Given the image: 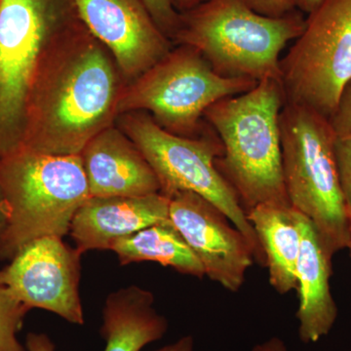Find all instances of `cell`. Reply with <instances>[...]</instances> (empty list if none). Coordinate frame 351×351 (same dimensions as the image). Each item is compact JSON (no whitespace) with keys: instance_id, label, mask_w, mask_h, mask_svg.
I'll use <instances>...</instances> for the list:
<instances>
[{"instance_id":"cell-12","label":"cell","mask_w":351,"mask_h":351,"mask_svg":"<svg viewBox=\"0 0 351 351\" xmlns=\"http://www.w3.org/2000/svg\"><path fill=\"white\" fill-rule=\"evenodd\" d=\"M88 31L98 39L131 82L170 52L171 40L142 0H71Z\"/></svg>"},{"instance_id":"cell-30","label":"cell","mask_w":351,"mask_h":351,"mask_svg":"<svg viewBox=\"0 0 351 351\" xmlns=\"http://www.w3.org/2000/svg\"><path fill=\"white\" fill-rule=\"evenodd\" d=\"M346 249H348V251H350V256L351 258V230H350V242H348V247H346Z\"/></svg>"},{"instance_id":"cell-11","label":"cell","mask_w":351,"mask_h":351,"mask_svg":"<svg viewBox=\"0 0 351 351\" xmlns=\"http://www.w3.org/2000/svg\"><path fill=\"white\" fill-rule=\"evenodd\" d=\"M169 218L203 265L205 276L239 292L255 255L228 217L197 193L181 191L170 197Z\"/></svg>"},{"instance_id":"cell-25","label":"cell","mask_w":351,"mask_h":351,"mask_svg":"<svg viewBox=\"0 0 351 351\" xmlns=\"http://www.w3.org/2000/svg\"><path fill=\"white\" fill-rule=\"evenodd\" d=\"M152 351H195V339L191 336H184L175 343Z\"/></svg>"},{"instance_id":"cell-14","label":"cell","mask_w":351,"mask_h":351,"mask_svg":"<svg viewBox=\"0 0 351 351\" xmlns=\"http://www.w3.org/2000/svg\"><path fill=\"white\" fill-rule=\"evenodd\" d=\"M170 198L162 193L137 197H91L76 212L69 234L82 254L110 250L115 241L169 219Z\"/></svg>"},{"instance_id":"cell-21","label":"cell","mask_w":351,"mask_h":351,"mask_svg":"<svg viewBox=\"0 0 351 351\" xmlns=\"http://www.w3.org/2000/svg\"><path fill=\"white\" fill-rule=\"evenodd\" d=\"M335 157L341 195L351 219V136L336 138Z\"/></svg>"},{"instance_id":"cell-6","label":"cell","mask_w":351,"mask_h":351,"mask_svg":"<svg viewBox=\"0 0 351 351\" xmlns=\"http://www.w3.org/2000/svg\"><path fill=\"white\" fill-rule=\"evenodd\" d=\"M119 129L137 145L156 173L160 193L171 197L181 191L197 193L213 203L250 242L255 261L265 265V253L237 195L215 162L223 156L218 134L207 123L202 134L188 138L164 130L140 112L119 115Z\"/></svg>"},{"instance_id":"cell-10","label":"cell","mask_w":351,"mask_h":351,"mask_svg":"<svg viewBox=\"0 0 351 351\" xmlns=\"http://www.w3.org/2000/svg\"><path fill=\"white\" fill-rule=\"evenodd\" d=\"M63 237H39L25 244L0 270V284L25 306L84 324L80 295L82 256Z\"/></svg>"},{"instance_id":"cell-2","label":"cell","mask_w":351,"mask_h":351,"mask_svg":"<svg viewBox=\"0 0 351 351\" xmlns=\"http://www.w3.org/2000/svg\"><path fill=\"white\" fill-rule=\"evenodd\" d=\"M284 105L281 80L267 78L246 93L221 99L204 113L223 147L215 165L245 214L262 204L291 206L284 184L279 123Z\"/></svg>"},{"instance_id":"cell-15","label":"cell","mask_w":351,"mask_h":351,"mask_svg":"<svg viewBox=\"0 0 351 351\" xmlns=\"http://www.w3.org/2000/svg\"><path fill=\"white\" fill-rule=\"evenodd\" d=\"M332 258L321 243L313 223L302 219L301 248L298 260L297 288L299 337L302 343H317L327 336L338 318V306L332 299L330 278Z\"/></svg>"},{"instance_id":"cell-13","label":"cell","mask_w":351,"mask_h":351,"mask_svg":"<svg viewBox=\"0 0 351 351\" xmlns=\"http://www.w3.org/2000/svg\"><path fill=\"white\" fill-rule=\"evenodd\" d=\"M80 156L93 197H137L160 193L156 173L137 145L113 125L95 136Z\"/></svg>"},{"instance_id":"cell-17","label":"cell","mask_w":351,"mask_h":351,"mask_svg":"<svg viewBox=\"0 0 351 351\" xmlns=\"http://www.w3.org/2000/svg\"><path fill=\"white\" fill-rule=\"evenodd\" d=\"M265 257L269 283L278 294L297 288L304 215L290 205L262 204L246 214Z\"/></svg>"},{"instance_id":"cell-22","label":"cell","mask_w":351,"mask_h":351,"mask_svg":"<svg viewBox=\"0 0 351 351\" xmlns=\"http://www.w3.org/2000/svg\"><path fill=\"white\" fill-rule=\"evenodd\" d=\"M332 130L337 138L351 136V80L343 88L339 96L338 105L331 117Z\"/></svg>"},{"instance_id":"cell-18","label":"cell","mask_w":351,"mask_h":351,"mask_svg":"<svg viewBox=\"0 0 351 351\" xmlns=\"http://www.w3.org/2000/svg\"><path fill=\"white\" fill-rule=\"evenodd\" d=\"M110 250L121 265L156 262L184 276H205L203 265L170 219L117 240Z\"/></svg>"},{"instance_id":"cell-3","label":"cell","mask_w":351,"mask_h":351,"mask_svg":"<svg viewBox=\"0 0 351 351\" xmlns=\"http://www.w3.org/2000/svg\"><path fill=\"white\" fill-rule=\"evenodd\" d=\"M304 27L306 19L295 10L271 18L244 0H205L181 13L173 40L195 48L223 77L281 80V52Z\"/></svg>"},{"instance_id":"cell-5","label":"cell","mask_w":351,"mask_h":351,"mask_svg":"<svg viewBox=\"0 0 351 351\" xmlns=\"http://www.w3.org/2000/svg\"><path fill=\"white\" fill-rule=\"evenodd\" d=\"M284 184L291 206L313 223L331 257L348 247L351 219L339 186L330 120L285 103L280 113Z\"/></svg>"},{"instance_id":"cell-29","label":"cell","mask_w":351,"mask_h":351,"mask_svg":"<svg viewBox=\"0 0 351 351\" xmlns=\"http://www.w3.org/2000/svg\"><path fill=\"white\" fill-rule=\"evenodd\" d=\"M204 1L205 0H172L173 5L180 13L191 10Z\"/></svg>"},{"instance_id":"cell-7","label":"cell","mask_w":351,"mask_h":351,"mask_svg":"<svg viewBox=\"0 0 351 351\" xmlns=\"http://www.w3.org/2000/svg\"><path fill=\"white\" fill-rule=\"evenodd\" d=\"M257 84L246 78L223 77L195 48L180 45L123 85L117 113L147 110L164 130L197 137L207 127L202 119L208 108L221 99L246 93Z\"/></svg>"},{"instance_id":"cell-9","label":"cell","mask_w":351,"mask_h":351,"mask_svg":"<svg viewBox=\"0 0 351 351\" xmlns=\"http://www.w3.org/2000/svg\"><path fill=\"white\" fill-rule=\"evenodd\" d=\"M75 9L71 0H0V157L20 149L41 52Z\"/></svg>"},{"instance_id":"cell-26","label":"cell","mask_w":351,"mask_h":351,"mask_svg":"<svg viewBox=\"0 0 351 351\" xmlns=\"http://www.w3.org/2000/svg\"><path fill=\"white\" fill-rule=\"evenodd\" d=\"M252 351H288L282 339L274 337L254 346Z\"/></svg>"},{"instance_id":"cell-20","label":"cell","mask_w":351,"mask_h":351,"mask_svg":"<svg viewBox=\"0 0 351 351\" xmlns=\"http://www.w3.org/2000/svg\"><path fill=\"white\" fill-rule=\"evenodd\" d=\"M157 27L173 40L179 29L181 13L173 5L172 0H142Z\"/></svg>"},{"instance_id":"cell-28","label":"cell","mask_w":351,"mask_h":351,"mask_svg":"<svg viewBox=\"0 0 351 351\" xmlns=\"http://www.w3.org/2000/svg\"><path fill=\"white\" fill-rule=\"evenodd\" d=\"M324 0H295V8L302 12L309 14L315 10Z\"/></svg>"},{"instance_id":"cell-1","label":"cell","mask_w":351,"mask_h":351,"mask_svg":"<svg viewBox=\"0 0 351 351\" xmlns=\"http://www.w3.org/2000/svg\"><path fill=\"white\" fill-rule=\"evenodd\" d=\"M108 52L75 9L41 52L25 101L21 147L77 156L113 125L123 85Z\"/></svg>"},{"instance_id":"cell-8","label":"cell","mask_w":351,"mask_h":351,"mask_svg":"<svg viewBox=\"0 0 351 351\" xmlns=\"http://www.w3.org/2000/svg\"><path fill=\"white\" fill-rule=\"evenodd\" d=\"M285 103L331 119L351 80V0H324L280 61Z\"/></svg>"},{"instance_id":"cell-24","label":"cell","mask_w":351,"mask_h":351,"mask_svg":"<svg viewBox=\"0 0 351 351\" xmlns=\"http://www.w3.org/2000/svg\"><path fill=\"white\" fill-rule=\"evenodd\" d=\"M27 351H55L54 345L49 337L43 332H29L25 338Z\"/></svg>"},{"instance_id":"cell-23","label":"cell","mask_w":351,"mask_h":351,"mask_svg":"<svg viewBox=\"0 0 351 351\" xmlns=\"http://www.w3.org/2000/svg\"><path fill=\"white\" fill-rule=\"evenodd\" d=\"M255 12L267 17L279 18L295 10V0H244Z\"/></svg>"},{"instance_id":"cell-19","label":"cell","mask_w":351,"mask_h":351,"mask_svg":"<svg viewBox=\"0 0 351 351\" xmlns=\"http://www.w3.org/2000/svg\"><path fill=\"white\" fill-rule=\"evenodd\" d=\"M31 309L0 284V351H27L18 339L25 315Z\"/></svg>"},{"instance_id":"cell-27","label":"cell","mask_w":351,"mask_h":351,"mask_svg":"<svg viewBox=\"0 0 351 351\" xmlns=\"http://www.w3.org/2000/svg\"><path fill=\"white\" fill-rule=\"evenodd\" d=\"M7 228H8V213H7L3 196L0 191V253H1L2 246H3L4 239H5Z\"/></svg>"},{"instance_id":"cell-4","label":"cell","mask_w":351,"mask_h":351,"mask_svg":"<svg viewBox=\"0 0 351 351\" xmlns=\"http://www.w3.org/2000/svg\"><path fill=\"white\" fill-rule=\"evenodd\" d=\"M0 191L8 228L0 260H11L39 237H64L90 197L82 156H53L21 149L0 157Z\"/></svg>"},{"instance_id":"cell-16","label":"cell","mask_w":351,"mask_h":351,"mask_svg":"<svg viewBox=\"0 0 351 351\" xmlns=\"http://www.w3.org/2000/svg\"><path fill=\"white\" fill-rule=\"evenodd\" d=\"M149 291L132 285L108 295L100 329L104 351H141L168 331L165 316L154 306Z\"/></svg>"}]
</instances>
